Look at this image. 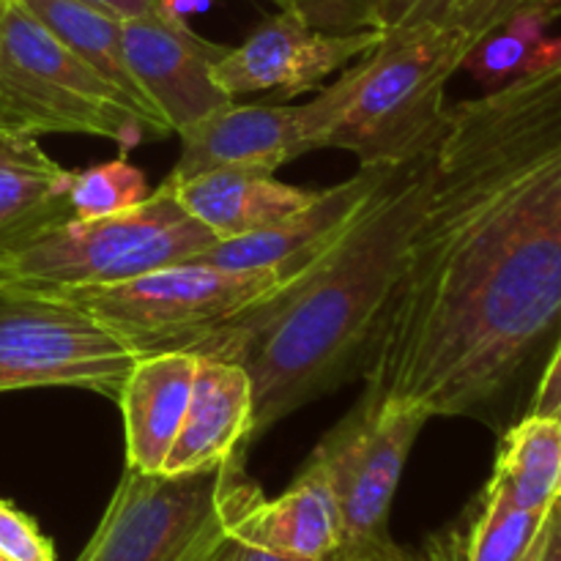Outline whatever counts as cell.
<instances>
[{
    "instance_id": "obj_1",
    "label": "cell",
    "mask_w": 561,
    "mask_h": 561,
    "mask_svg": "<svg viewBox=\"0 0 561 561\" xmlns=\"http://www.w3.org/2000/svg\"><path fill=\"white\" fill-rule=\"evenodd\" d=\"M561 340V60L447 107L425 208L367 345L365 400L496 433Z\"/></svg>"
},
{
    "instance_id": "obj_2",
    "label": "cell",
    "mask_w": 561,
    "mask_h": 561,
    "mask_svg": "<svg viewBox=\"0 0 561 561\" xmlns=\"http://www.w3.org/2000/svg\"><path fill=\"white\" fill-rule=\"evenodd\" d=\"M433 148L394 164L359 217L290 283L175 348L250 373L252 442L359 376L425 208Z\"/></svg>"
},
{
    "instance_id": "obj_3",
    "label": "cell",
    "mask_w": 561,
    "mask_h": 561,
    "mask_svg": "<svg viewBox=\"0 0 561 561\" xmlns=\"http://www.w3.org/2000/svg\"><path fill=\"white\" fill-rule=\"evenodd\" d=\"M477 44L460 27L383 31L378 47L356 64L359 85L323 148L354 153L359 168H392L425 153L444 129L449 77Z\"/></svg>"
},
{
    "instance_id": "obj_4",
    "label": "cell",
    "mask_w": 561,
    "mask_h": 561,
    "mask_svg": "<svg viewBox=\"0 0 561 561\" xmlns=\"http://www.w3.org/2000/svg\"><path fill=\"white\" fill-rule=\"evenodd\" d=\"M257 493L244 455L184 474L124 469L75 561H217Z\"/></svg>"
},
{
    "instance_id": "obj_5",
    "label": "cell",
    "mask_w": 561,
    "mask_h": 561,
    "mask_svg": "<svg viewBox=\"0 0 561 561\" xmlns=\"http://www.w3.org/2000/svg\"><path fill=\"white\" fill-rule=\"evenodd\" d=\"M217 236L179 203L162 181L140 206L104 217H69L3 257L5 283L31 288L113 285L153 268L195 261Z\"/></svg>"
},
{
    "instance_id": "obj_6",
    "label": "cell",
    "mask_w": 561,
    "mask_h": 561,
    "mask_svg": "<svg viewBox=\"0 0 561 561\" xmlns=\"http://www.w3.org/2000/svg\"><path fill=\"white\" fill-rule=\"evenodd\" d=\"M310 261L268 268H222L203 261H181L124 283L42 290L80 307L124 340L135 356H146L175 351L195 334L239 316L290 283Z\"/></svg>"
},
{
    "instance_id": "obj_7",
    "label": "cell",
    "mask_w": 561,
    "mask_h": 561,
    "mask_svg": "<svg viewBox=\"0 0 561 561\" xmlns=\"http://www.w3.org/2000/svg\"><path fill=\"white\" fill-rule=\"evenodd\" d=\"M0 124L33 137H104L126 151L151 137L129 99L20 0L0 5Z\"/></svg>"
},
{
    "instance_id": "obj_8",
    "label": "cell",
    "mask_w": 561,
    "mask_h": 561,
    "mask_svg": "<svg viewBox=\"0 0 561 561\" xmlns=\"http://www.w3.org/2000/svg\"><path fill=\"white\" fill-rule=\"evenodd\" d=\"M135 351L71 301L0 283V394L71 387L118 400Z\"/></svg>"
},
{
    "instance_id": "obj_9",
    "label": "cell",
    "mask_w": 561,
    "mask_h": 561,
    "mask_svg": "<svg viewBox=\"0 0 561 561\" xmlns=\"http://www.w3.org/2000/svg\"><path fill=\"white\" fill-rule=\"evenodd\" d=\"M427 422L405 400H362L310 455L332 488L348 542L389 535L400 477Z\"/></svg>"
},
{
    "instance_id": "obj_10",
    "label": "cell",
    "mask_w": 561,
    "mask_h": 561,
    "mask_svg": "<svg viewBox=\"0 0 561 561\" xmlns=\"http://www.w3.org/2000/svg\"><path fill=\"white\" fill-rule=\"evenodd\" d=\"M356 85L359 66L354 64L307 104H225L181 131V157L168 179L184 181L214 168H261L274 173L279 164L323 148Z\"/></svg>"
},
{
    "instance_id": "obj_11",
    "label": "cell",
    "mask_w": 561,
    "mask_h": 561,
    "mask_svg": "<svg viewBox=\"0 0 561 561\" xmlns=\"http://www.w3.org/2000/svg\"><path fill=\"white\" fill-rule=\"evenodd\" d=\"M383 31L367 27L356 33H323L299 16L277 11L250 33L244 44L230 47L214 66V80L230 99L244 93L274 91L279 99L316 91L329 75L348 69L378 47Z\"/></svg>"
},
{
    "instance_id": "obj_12",
    "label": "cell",
    "mask_w": 561,
    "mask_h": 561,
    "mask_svg": "<svg viewBox=\"0 0 561 561\" xmlns=\"http://www.w3.org/2000/svg\"><path fill=\"white\" fill-rule=\"evenodd\" d=\"M129 69L170 129L181 135L233 99L214 80L230 47L214 44L162 9L121 22Z\"/></svg>"
},
{
    "instance_id": "obj_13",
    "label": "cell",
    "mask_w": 561,
    "mask_h": 561,
    "mask_svg": "<svg viewBox=\"0 0 561 561\" xmlns=\"http://www.w3.org/2000/svg\"><path fill=\"white\" fill-rule=\"evenodd\" d=\"M392 168H359V173L340 181L337 186L316 192L305 208L283 222L257 233L217 241L195 261L222 268H268L310 261L359 217L365 203L376 195Z\"/></svg>"
},
{
    "instance_id": "obj_14",
    "label": "cell",
    "mask_w": 561,
    "mask_h": 561,
    "mask_svg": "<svg viewBox=\"0 0 561 561\" xmlns=\"http://www.w3.org/2000/svg\"><path fill=\"white\" fill-rule=\"evenodd\" d=\"M252 381L236 362L197 356L184 422L164 458V474L208 469L247 455L252 444Z\"/></svg>"
},
{
    "instance_id": "obj_15",
    "label": "cell",
    "mask_w": 561,
    "mask_h": 561,
    "mask_svg": "<svg viewBox=\"0 0 561 561\" xmlns=\"http://www.w3.org/2000/svg\"><path fill=\"white\" fill-rule=\"evenodd\" d=\"M197 356L190 351H157L137 356L118 392L124 416L126 469L157 474L184 422L195 381Z\"/></svg>"
},
{
    "instance_id": "obj_16",
    "label": "cell",
    "mask_w": 561,
    "mask_h": 561,
    "mask_svg": "<svg viewBox=\"0 0 561 561\" xmlns=\"http://www.w3.org/2000/svg\"><path fill=\"white\" fill-rule=\"evenodd\" d=\"M233 537L307 561L334 559L348 542L332 488L316 460H307L283 496L257 493L236 520Z\"/></svg>"
},
{
    "instance_id": "obj_17",
    "label": "cell",
    "mask_w": 561,
    "mask_h": 561,
    "mask_svg": "<svg viewBox=\"0 0 561 561\" xmlns=\"http://www.w3.org/2000/svg\"><path fill=\"white\" fill-rule=\"evenodd\" d=\"M164 181L181 206L219 241L272 228L316 197L312 190L283 184L261 168H214L184 181Z\"/></svg>"
},
{
    "instance_id": "obj_18",
    "label": "cell",
    "mask_w": 561,
    "mask_h": 561,
    "mask_svg": "<svg viewBox=\"0 0 561 561\" xmlns=\"http://www.w3.org/2000/svg\"><path fill=\"white\" fill-rule=\"evenodd\" d=\"M71 173L44 153L38 137L0 124V257L71 217Z\"/></svg>"
},
{
    "instance_id": "obj_19",
    "label": "cell",
    "mask_w": 561,
    "mask_h": 561,
    "mask_svg": "<svg viewBox=\"0 0 561 561\" xmlns=\"http://www.w3.org/2000/svg\"><path fill=\"white\" fill-rule=\"evenodd\" d=\"M20 3L71 53L80 55L88 66H93L104 80L113 82L129 99L135 113L146 124L148 135L168 137L173 131L131 75L124 53V31H121L124 20L99 9L91 0H20Z\"/></svg>"
},
{
    "instance_id": "obj_20",
    "label": "cell",
    "mask_w": 561,
    "mask_h": 561,
    "mask_svg": "<svg viewBox=\"0 0 561 561\" xmlns=\"http://www.w3.org/2000/svg\"><path fill=\"white\" fill-rule=\"evenodd\" d=\"M491 485L524 510L548 513L561 499V420L526 414L502 433Z\"/></svg>"
},
{
    "instance_id": "obj_21",
    "label": "cell",
    "mask_w": 561,
    "mask_h": 561,
    "mask_svg": "<svg viewBox=\"0 0 561 561\" xmlns=\"http://www.w3.org/2000/svg\"><path fill=\"white\" fill-rule=\"evenodd\" d=\"M548 513L518 507L488 482L466 524L449 535L453 561H531Z\"/></svg>"
},
{
    "instance_id": "obj_22",
    "label": "cell",
    "mask_w": 561,
    "mask_h": 561,
    "mask_svg": "<svg viewBox=\"0 0 561 561\" xmlns=\"http://www.w3.org/2000/svg\"><path fill=\"white\" fill-rule=\"evenodd\" d=\"M524 9V0H378L376 27L378 31H403L416 25L460 27L477 42H485Z\"/></svg>"
},
{
    "instance_id": "obj_23",
    "label": "cell",
    "mask_w": 561,
    "mask_h": 561,
    "mask_svg": "<svg viewBox=\"0 0 561 561\" xmlns=\"http://www.w3.org/2000/svg\"><path fill=\"white\" fill-rule=\"evenodd\" d=\"M148 195L151 190H148L146 175L126 157L110 159V162L88 168L82 173H71V217L91 219L126 211V208L140 206Z\"/></svg>"
},
{
    "instance_id": "obj_24",
    "label": "cell",
    "mask_w": 561,
    "mask_h": 561,
    "mask_svg": "<svg viewBox=\"0 0 561 561\" xmlns=\"http://www.w3.org/2000/svg\"><path fill=\"white\" fill-rule=\"evenodd\" d=\"M548 22H553L551 16L537 9L518 11L502 31L477 44L474 53L466 58L463 66H469L491 91L515 80L518 75H524L531 47L542 42V31H546Z\"/></svg>"
},
{
    "instance_id": "obj_25",
    "label": "cell",
    "mask_w": 561,
    "mask_h": 561,
    "mask_svg": "<svg viewBox=\"0 0 561 561\" xmlns=\"http://www.w3.org/2000/svg\"><path fill=\"white\" fill-rule=\"evenodd\" d=\"M323 33H356L376 27L378 0H272Z\"/></svg>"
},
{
    "instance_id": "obj_26",
    "label": "cell",
    "mask_w": 561,
    "mask_h": 561,
    "mask_svg": "<svg viewBox=\"0 0 561 561\" xmlns=\"http://www.w3.org/2000/svg\"><path fill=\"white\" fill-rule=\"evenodd\" d=\"M0 557L5 561H55L49 537H44L31 515L5 499H0Z\"/></svg>"
},
{
    "instance_id": "obj_27",
    "label": "cell",
    "mask_w": 561,
    "mask_h": 561,
    "mask_svg": "<svg viewBox=\"0 0 561 561\" xmlns=\"http://www.w3.org/2000/svg\"><path fill=\"white\" fill-rule=\"evenodd\" d=\"M332 561H453L447 540H436L427 551H409L398 546L392 537H378V540L348 542Z\"/></svg>"
},
{
    "instance_id": "obj_28",
    "label": "cell",
    "mask_w": 561,
    "mask_h": 561,
    "mask_svg": "<svg viewBox=\"0 0 561 561\" xmlns=\"http://www.w3.org/2000/svg\"><path fill=\"white\" fill-rule=\"evenodd\" d=\"M561 405V340L531 398L529 414H557Z\"/></svg>"
},
{
    "instance_id": "obj_29",
    "label": "cell",
    "mask_w": 561,
    "mask_h": 561,
    "mask_svg": "<svg viewBox=\"0 0 561 561\" xmlns=\"http://www.w3.org/2000/svg\"><path fill=\"white\" fill-rule=\"evenodd\" d=\"M531 561H561V499L548 513L546 526H542L540 542L535 548Z\"/></svg>"
},
{
    "instance_id": "obj_30",
    "label": "cell",
    "mask_w": 561,
    "mask_h": 561,
    "mask_svg": "<svg viewBox=\"0 0 561 561\" xmlns=\"http://www.w3.org/2000/svg\"><path fill=\"white\" fill-rule=\"evenodd\" d=\"M217 561H307V559H296V557H288V553L266 551V548L250 546V542H241L233 537V540L225 546V551L219 553Z\"/></svg>"
},
{
    "instance_id": "obj_31",
    "label": "cell",
    "mask_w": 561,
    "mask_h": 561,
    "mask_svg": "<svg viewBox=\"0 0 561 561\" xmlns=\"http://www.w3.org/2000/svg\"><path fill=\"white\" fill-rule=\"evenodd\" d=\"M91 3L110 11V14L118 16V20H131V16H142L162 9V0H91Z\"/></svg>"
},
{
    "instance_id": "obj_32",
    "label": "cell",
    "mask_w": 561,
    "mask_h": 561,
    "mask_svg": "<svg viewBox=\"0 0 561 561\" xmlns=\"http://www.w3.org/2000/svg\"><path fill=\"white\" fill-rule=\"evenodd\" d=\"M211 0H162V11L164 14L175 16V20H184L186 16L197 14V11H206Z\"/></svg>"
},
{
    "instance_id": "obj_33",
    "label": "cell",
    "mask_w": 561,
    "mask_h": 561,
    "mask_svg": "<svg viewBox=\"0 0 561 561\" xmlns=\"http://www.w3.org/2000/svg\"><path fill=\"white\" fill-rule=\"evenodd\" d=\"M524 3H526V9L542 11V14H548L551 20L561 16V0H524Z\"/></svg>"
},
{
    "instance_id": "obj_34",
    "label": "cell",
    "mask_w": 561,
    "mask_h": 561,
    "mask_svg": "<svg viewBox=\"0 0 561 561\" xmlns=\"http://www.w3.org/2000/svg\"><path fill=\"white\" fill-rule=\"evenodd\" d=\"M9 279V268H5V261L0 257V283H5Z\"/></svg>"
},
{
    "instance_id": "obj_35",
    "label": "cell",
    "mask_w": 561,
    "mask_h": 561,
    "mask_svg": "<svg viewBox=\"0 0 561 561\" xmlns=\"http://www.w3.org/2000/svg\"><path fill=\"white\" fill-rule=\"evenodd\" d=\"M557 416H559V420H561V405H559V411H557Z\"/></svg>"
},
{
    "instance_id": "obj_36",
    "label": "cell",
    "mask_w": 561,
    "mask_h": 561,
    "mask_svg": "<svg viewBox=\"0 0 561 561\" xmlns=\"http://www.w3.org/2000/svg\"><path fill=\"white\" fill-rule=\"evenodd\" d=\"M3 3H11V0H0V5H3Z\"/></svg>"
},
{
    "instance_id": "obj_37",
    "label": "cell",
    "mask_w": 561,
    "mask_h": 561,
    "mask_svg": "<svg viewBox=\"0 0 561 561\" xmlns=\"http://www.w3.org/2000/svg\"><path fill=\"white\" fill-rule=\"evenodd\" d=\"M0 561H5V559H3V557H0Z\"/></svg>"
}]
</instances>
